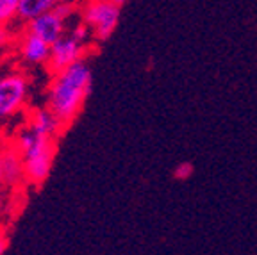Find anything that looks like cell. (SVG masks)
I'll list each match as a JSON object with an SVG mask.
<instances>
[{
  "mask_svg": "<svg viewBox=\"0 0 257 255\" xmlns=\"http://www.w3.org/2000/svg\"><path fill=\"white\" fill-rule=\"evenodd\" d=\"M0 161H2V141H0ZM9 191L11 189L8 188V184L4 180V175H2V166H0V219L6 214L9 205Z\"/></svg>",
  "mask_w": 257,
  "mask_h": 255,
  "instance_id": "7c38bea8",
  "label": "cell"
},
{
  "mask_svg": "<svg viewBox=\"0 0 257 255\" xmlns=\"http://www.w3.org/2000/svg\"><path fill=\"white\" fill-rule=\"evenodd\" d=\"M0 166H2V175H4L6 184H8V188L11 191L24 188L25 184H27L24 159H22L18 147L13 141L6 145L2 143V161H0Z\"/></svg>",
  "mask_w": 257,
  "mask_h": 255,
  "instance_id": "8992f818",
  "label": "cell"
},
{
  "mask_svg": "<svg viewBox=\"0 0 257 255\" xmlns=\"http://www.w3.org/2000/svg\"><path fill=\"white\" fill-rule=\"evenodd\" d=\"M84 41H79L72 34H63L59 40L50 45V54L45 66L50 73H57L64 68L72 66L77 61L84 59Z\"/></svg>",
  "mask_w": 257,
  "mask_h": 255,
  "instance_id": "5b68a950",
  "label": "cell"
},
{
  "mask_svg": "<svg viewBox=\"0 0 257 255\" xmlns=\"http://www.w3.org/2000/svg\"><path fill=\"white\" fill-rule=\"evenodd\" d=\"M18 54H20L22 61H24L25 64L41 66V64H47V61H48L50 43H47L43 38L36 36V34H32V32L25 31L20 43H18Z\"/></svg>",
  "mask_w": 257,
  "mask_h": 255,
  "instance_id": "ba28073f",
  "label": "cell"
},
{
  "mask_svg": "<svg viewBox=\"0 0 257 255\" xmlns=\"http://www.w3.org/2000/svg\"><path fill=\"white\" fill-rule=\"evenodd\" d=\"M193 175V164L184 161V163H179L173 170V179L177 180H188Z\"/></svg>",
  "mask_w": 257,
  "mask_h": 255,
  "instance_id": "4fadbf2b",
  "label": "cell"
},
{
  "mask_svg": "<svg viewBox=\"0 0 257 255\" xmlns=\"http://www.w3.org/2000/svg\"><path fill=\"white\" fill-rule=\"evenodd\" d=\"M27 121L34 131L41 132V134H47V136H56L59 134L61 131H64L61 127V123L57 121V118L52 114V112L48 111L47 107L45 109H32L27 116Z\"/></svg>",
  "mask_w": 257,
  "mask_h": 255,
  "instance_id": "9c48e42d",
  "label": "cell"
},
{
  "mask_svg": "<svg viewBox=\"0 0 257 255\" xmlns=\"http://www.w3.org/2000/svg\"><path fill=\"white\" fill-rule=\"evenodd\" d=\"M120 8L112 0H88L82 9V22L96 41H105L120 24Z\"/></svg>",
  "mask_w": 257,
  "mask_h": 255,
  "instance_id": "3957f363",
  "label": "cell"
},
{
  "mask_svg": "<svg viewBox=\"0 0 257 255\" xmlns=\"http://www.w3.org/2000/svg\"><path fill=\"white\" fill-rule=\"evenodd\" d=\"M91 68L84 59L52 73L47 88V109L57 118L63 129H68L84 107L91 93Z\"/></svg>",
  "mask_w": 257,
  "mask_h": 255,
  "instance_id": "6da1fadb",
  "label": "cell"
},
{
  "mask_svg": "<svg viewBox=\"0 0 257 255\" xmlns=\"http://www.w3.org/2000/svg\"><path fill=\"white\" fill-rule=\"evenodd\" d=\"M8 246H9V241L4 234H0V255L6 253L8 251Z\"/></svg>",
  "mask_w": 257,
  "mask_h": 255,
  "instance_id": "e0dca14e",
  "label": "cell"
},
{
  "mask_svg": "<svg viewBox=\"0 0 257 255\" xmlns=\"http://www.w3.org/2000/svg\"><path fill=\"white\" fill-rule=\"evenodd\" d=\"M9 40H11V34H9L8 25H6V24H0V47L8 45Z\"/></svg>",
  "mask_w": 257,
  "mask_h": 255,
  "instance_id": "2e32d148",
  "label": "cell"
},
{
  "mask_svg": "<svg viewBox=\"0 0 257 255\" xmlns=\"http://www.w3.org/2000/svg\"><path fill=\"white\" fill-rule=\"evenodd\" d=\"M112 2H114V4H118V6H121V4H125L127 0H112Z\"/></svg>",
  "mask_w": 257,
  "mask_h": 255,
  "instance_id": "ac0fdd59",
  "label": "cell"
},
{
  "mask_svg": "<svg viewBox=\"0 0 257 255\" xmlns=\"http://www.w3.org/2000/svg\"><path fill=\"white\" fill-rule=\"evenodd\" d=\"M18 6L20 0H0V24L9 25L18 18Z\"/></svg>",
  "mask_w": 257,
  "mask_h": 255,
  "instance_id": "8fae6325",
  "label": "cell"
},
{
  "mask_svg": "<svg viewBox=\"0 0 257 255\" xmlns=\"http://www.w3.org/2000/svg\"><path fill=\"white\" fill-rule=\"evenodd\" d=\"M54 11H56L61 18L68 20V18H72V15H73V6L70 4V2H63V0H59L57 6L54 8Z\"/></svg>",
  "mask_w": 257,
  "mask_h": 255,
  "instance_id": "9a60e30c",
  "label": "cell"
},
{
  "mask_svg": "<svg viewBox=\"0 0 257 255\" xmlns=\"http://www.w3.org/2000/svg\"><path fill=\"white\" fill-rule=\"evenodd\" d=\"M29 79L22 72L0 75V120H9L20 114L27 105Z\"/></svg>",
  "mask_w": 257,
  "mask_h": 255,
  "instance_id": "277c9868",
  "label": "cell"
},
{
  "mask_svg": "<svg viewBox=\"0 0 257 255\" xmlns=\"http://www.w3.org/2000/svg\"><path fill=\"white\" fill-rule=\"evenodd\" d=\"M27 31L43 38L47 43L52 45L56 40H59L63 34H66V20L61 18L54 9L43 13V15L32 18L27 22Z\"/></svg>",
  "mask_w": 257,
  "mask_h": 255,
  "instance_id": "52a82bcc",
  "label": "cell"
},
{
  "mask_svg": "<svg viewBox=\"0 0 257 255\" xmlns=\"http://www.w3.org/2000/svg\"><path fill=\"white\" fill-rule=\"evenodd\" d=\"M13 143L18 147L24 159L27 184L41 186L52 172L56 157V136L41 134L25 121L15 132Z\"/></svg>",
  "mask_w": 257,
  "mask_h": 255,
  "instance_id": "7a4b0ae2",
  "label": "cell"
},
{
  "mask_svg": "<svg viewBox=\"0 0 257 255\" xmlns=\"http://www.w3.org/2000/svg\"><path fill=\"white\" fill-rule=\"evenodd\" d=\"M57 2L59 0H20V6H18V20L27 24L32 18H36V16L54 9L57 6Z\"/></svg>",
  "mask_w": 257,
  "mask_h": 255,
  "instance_id": "30bf717a",
  "label": "cell"
},
{
  "mask_svg": "<svg viewBox=\"0 0 257 255\" xmlns=\"http://www.w3.org/2000/svg\"><path fill=\"white\" fill-rule=\"evenodd\" d=\"M70 34H72L73 38H77L79 41H84V43H86V40H88V38L91 36V32H89L88 25H86L82 20H80V24L73 25V27H72V32H70Z\"/></svg>",
  "mask_w": 257,
  "mask_h": 255,
  "instance_id": "5bb4252c",
  "label": "cell"
}]
</instances>
